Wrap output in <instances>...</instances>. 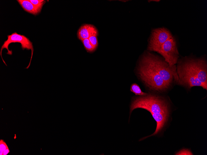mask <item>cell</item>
<instances>
[{"instance_id": "cell-9", "label": "cell", "mask_w": 207, "mask_h": 155, "mask_svg": "<svg viewBox=\"0 0 207 155\" xmlns=\"http://www.w3.org/2000/svg\"><path fill=\"white\" fill-rule=\"evenodd\" d=\"M98 32L95 28L90 24H85L81 26L78 30L77 35L78 38L82 41L88 38L91 36L98 34Z\"/></svg>"}, {"instance_id": "cell-4", "label": "cell", "mask_w": 207, "mask_h": 155, "mask_svg": "<svg viewBox=\"0 0 207 155\" xmlns=\"http://www.w3.org/2000/svg\"><path fill=\"white\" fill-rule=\"evenodd\" d=\"M182 59L198 80L207 87V64L205 59L186 57Z\"/></svg>"}, {"instance_id": "cell-15", "label": "cell", "mask_w": 207, "mask_h": 155, "mask_svg": "<svg viewBox=\"0 0 207 155\" xmlns=\"http://www.w3.org/2000/svg\"><path fill=\"white\" fill-rule=\"evenodd\" d=\"M98 34H93L88 39L92 45L96 48L98 46V41L97 36Z\"/></svg>"}, {"instance_id": "cell-7", "label": "cell", "mask_w": 207, "mask_h": 155, "mask_svg": "<svg viewBox=\"0 0 207 155\" xmlns=\"http://www.w3.org/2000/svg\"><path fill=\"white\" fill-rule=\"evenodd\" d=\"M176 66L178 77V84L189 88L194 86H200L207 90L206 87L190 70L178 61Z\"/></svg>"}, {"instance_id": "cell-1", "label": "cell", "mask_w": 207, "mask_h": 155, "mask_svg": "<svg viewBox=\"0 0 207 155\" xmlns=\"http://www.w3.org/2000/svg\"><path fill=\"white\" fill-rule=\"evenodd\" d=\"M139 77L150 89L163 91L169 87L143 55L138 67Z\"/></svg>"}, {"instance_id": "cell-3", "label": "cell", "mask_w": 207, "mask_h": 155, "mask_svg": "<svg viewBox=\"0 0 207 155\" xmlns=\"http://www.w3.org/2000/svg\"><path fill=\"white\" fill-rule=\"evenodd\" d=\"M144 55L169 87L173 83L178 82V77L176 65L170 66L164 59L148 52Z\"/></svg>"}, {"instance_id": "cell-14", "label": "cell", "mask_w": 207, "mask_h": 155, "mask_svg": "<svg viewBox=\"0 0 207 155\" xmlns=\"http://www.w3.org/2000/svg\"><path fill=\"white\" fill-rule=\"evenodd\" d=\"M35 6L41 11L43 5L46 2L44 0H29Z\"/></svg>"}, {"instance_id": "cell-8", "label": "cell", "mask_w": 207, "mask_h": 155, "mask_svg": "<svg viewBox=\"0 0 207 155\" xmlns=\"http://www.w3.org/2000/svg\"><path fill=\"white\" fill-rule=\"evenodd\" d=\"M173 37L170 31L166 28L153 29L151 32L148 49L156 51L166 41Z\"/></svg>"}, {"instance_id": "cell-11", "label": "cell", "mask_w": 207, "mask_h": 155, "mask_svg": "<svg viewBox=\"0 0 207 155\" xmlns=\"http://www.w3.org/2000/svg\"><path fill=\"white\" fill-rule=\"evenodd\" d=\"M130 91L136 95L142 96L147 95V93L142 92L139 85L136 83L131 84Z\"/></svg>"}, {"instance_id": "cell-10", "label": "cell", "mask_w": 207, "mask_h": 155, "mask_svg": "<svg viewBox=\"0 0 207 155\" xmlns=\"http://www.w3.org/2000/svg\"><path fill=\"white\" fill-rule=\"evenodd\" d=\"M17 1L24 10L30 14L36 15L41 11V10L35 6L29 0H17Z\"/></svg>"}, {"instance_id": "cell-16", "label": "cell", "mask_w": 207, "mask_h": 155, "mask_svg": "<svg viewBox=\"0 0 207 155\" xmlns=\"http://www.w3.org/2000/svg\"><path fill=\"white\" fill-rule=\"evenodd\" d=\"M176 155H192V153L188 149H183L177 153Z\"/></svg>"}, {"instance_id": "cell-12", "label": "cell", "mask_w": 207, "mask_h": 155, "mask_svg": "<svg viewBox=\"0 0 207 155\" xmlns=\"http://www.w3.org/2000/svg\"><path fill=\"white\" fill-rule=\"evenodd\" d=\"M81 41L85 48L88 52H93L96 49L91 44L88 38L84 39Z\"/></svg>"}, {"instance_id": "cell-13", "label": "cell", "mask_w": 207, "mask_h": 155, "mask_svg": "<svg viewBox=\"0 0 207 155\" xmlns=\"http://www.w3.org/2000/svg\"><path fill=\"white\" fill-rule=\"evenodd\" d=\"M0 155H6L10 150L6 143L2 140H0Z\"/></svg>"}, {"instance_id": "cell-5", "label": "cell", "mask_w": 207, "mask_h": 155, "mask_svg": "<svg viewBox=\"0 0 207 155\" xmlns=\"http://www.w3.org/2000/svg\"><path fill=\"white\" fill-rule=\"evenodd\" d=\"M7 40L4 41L0 50V56L3 62L7 66L2 56V50L4 49H6L7 50V54L9 55H11L12 54V51L11 50H10L9 49L8 46L9 45L12 43H19L21 44V48L23 50L26 49L27 50H31V55L30 61L28 66L26 68L28 69L30 66L34 51L32 42L25 36L19 34L15 32L13 33L11 35H7Z\"/></svg>"}, {"instance_id": "cell-6", "label": "cell", "mask_w": 207, "mask_h": 155, "mask_svg": "<svg viewBox=\"0 0 207 155\" xmlns=\"http://www.w3.org/2000/svg\"><path fill=\"white\" fill-rule=\"evenodd\" d=\"M156 52L162 55L170 66L175 65L177 63L179 53L176 39L173 36L166 41Z\"/></svg>"}, {"instance_id": "cell-2", "label": "cell", "mask_w": 207, "mask_h": 155, "mask_svg": "<svg viewBox=\"0 0 207 155\" xmlns=\"http://www.w3.org/2000/svg\"><path fill=\"white\" fill-rule=\"evenodd\" d=\"M139 108L147 110L152 115L158 114L169 115L167 102L163 99L155 95H147L135 98L131 103L130 113L134 109Z\"/></svg>"}, {"instance_id": "cell-17", "label": "cell", "mask_w": 207, "mask_h": 155, "mask_svg": "<svg viewBox=\"0 0 207 155\" xmlns=\"http://www.w3.org/2000/svg\"><path fill=\"white\" fill-rule=\"evenodd\" d=\"M148 1H149V0H148ZM150 1H155V2H158L159 1H160V0H150Z\"/></svg>"}]
</instances>
